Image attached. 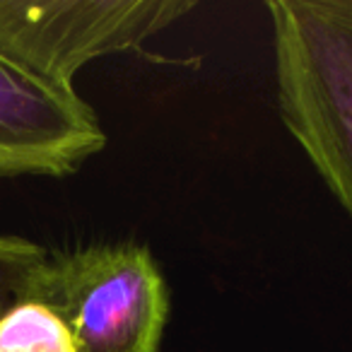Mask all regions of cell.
<instances>
[{"label": "cell", "mask_w": 352, "mask_h": 352, "mask_svg": "<svg viewBox=\"0 0 352 352\" xmlns=\"http://www.w3.org/2000/svg\"><path fill=\"white\" fill-rule=\"evenodd\" d=\"M280 121L352 217V0H270Z\"/></svg>", "instance_id": "1"}, {"label": "cell", "mask_w": 352, "mask_h": 352, "mask_svg": "<svg viewBox=\"0 0 352 352\" xmlns=\"http://www.w3.org/2000/svg\"><path fill=\"white\" fill-rule=\"evenodd\" d=\"M27 299L63 318L78 352H162L171 297L145 244L97 241L49 251Z\"/></svg>", "instance_id": "2"}, {"label": "cell", "mask_w": 352, "mask_h": 352, "mask_svg": "<svg viewBox=\"0 0 352 352\" xmlns=\"http://www.w3.org/2000/svg\"><path fill=\"white\" fill-rule=\"evenodd\" d=\"M193 0H0V51L60 87L104 56L142 51Z\"/></svg>", "instance_id": "3"}, {"label": "cell", "mask_w": 352, "mask_h": 352, "mask_svg": "<svg viewBox=\"0 0 352 352\" xmlns=\"http://www.w3.org/2000/svg\"><path fill=\"white\" fill-rule=\"evenodd\" d=\"M107 147L97 111L0 51V179H65Z\"/></svg>", "instance_id": "4"}, {"label": "cell", "mask_w": 352, "mask_h": 352, "mask_svg": "<svg viewBox=\"0 0 352 352\" xmlns=\"http://www.w3.org/2000/svg\"><path fill=\"white\" fill-rule=\"evenodd\" d=\"M0 352H78L65 321L39 302H17L0 316Z\"/></svg>", "instance_id": "5"}, {"label": "cell", "mask_w": 352, "mask_h": 352, "mask_svg": "<svg viewBox=\"0 0 352 352\" xmlns=\"http://www.w3.org/2000/svg\"><path fill=\"white\" fill-rule=\"evenodd\" d=\"M49 258V249L20 234L0 232V316L25 302L34 273Z\"/></svg>", "instance_id": "6"}]
</instances>
